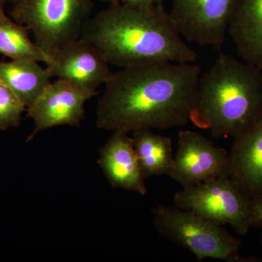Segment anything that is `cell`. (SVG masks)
Here are the masks:
<instances>
[{
    "instance_id": "4",
    "label": "cell",
    "mask_w": 262,
    "mask_h": 262,
    "mask_svg": "<svg viewBox=\"0 0 262 262\" xmlns=\"http://www.w3.org/2000/svg\"><path fill=\"white\" fill-rule=\"evenodd\" d=\"M94 0H16L10 15L28 27L34 42L50 58L80 37Z\"/></svg>"
},
{
    "instance_id": "22",
    "label": "cell",
    "mask_w": 262,
    "mask_h": 262,
    "mask_svg": "<svg viewBox=\"0 0 262 262\" xmlns=\"http://www.w3.org/2000/svg\"><path fill=\"white\" fill-rule=\"evenodd\" d=\"M261 246H262V234H261Z\"/></svg>"
},
{
    "instance_id": "16",
    "label": "cell",
    "mask_w": 262,
    "mask_h": 262,
    "mask_svg": "<svg viewBox=\"0 0 262 262\" xmlns=\"http://www.w3.org/2000/svg\"><path fill=\"white\" fill-rule=\"evenodd\" d=\"M28 27L17 23L0 10V54L11 60L34 61L46 64L51 58L31 39Z\"/></svg>"
},
{
    "instance_id": "9",
    "label": "cell",
    "mask_w": 262,
    "mask_h": 262,
    "mask_svg": "<svg viewBox=\"0 0 262 262\" xmlns=\"http://www.w3.org/2000/svg\"><path fill=\"white\" fill-rule=\"evenodd\" d=\"M96 94L87 92L63 80L51 82L27 108L34 128L27 139L58 126H80L84 117V104Z\"/></svg>"
},
{
    "instance_id": "12",
    "label": "cell",
    "mask_w": 262,
    "mask_h": 262,
    "mask_svg": "<svg viewBox=\"0 0 262 262\" xmlns=\"http://www.w3.org/2000/svg\"><path fill=\"white\" fill-rule=\"evenodd\" d=\"M229 177L251 198L262 192V110L229 151Z\"/></svg>"
},
{
    "instance_id": "7",
    "label": "cell",
    "mask_w": 262,
    "mask_h": 262,
    "mask_svg": "<svg viewBox=\"0 0 262 262\" xmlns=\"http://www.w3.org/2000/svg\"><path fill=\"white\" fill-rule=\"evenodd\" d=\"M239 0H172L170 14L182 37L200 46L220 48Z\"/></svg>"
},
{
    "instance_id": "8",
    "label": "cell",
    "mask_w": 262,
    "mask_h": 262,
    "mask_svg": "<svg viewBox=\"0 0 262 262\" xmlns=\"http://www.w3.org/2000/svg\"><path fill=\"white\" fill-rule=\"evenodd\" d=\"M167 175L182 188L229 176V152L192 130L178 134V149Z\"/></svg>"
},
{
    "instance_id": "11",
    "label": "cell",
    "mask_w": 262,
    "mask_h": 262,
    "mask_svg": "<svg viewBox=\"0 0 262 262\" xmlns=\"http://www.w3.org/2000/svg\"><path fill=\"white\" fill-rule=\"evenodd\" d=\"M127 134L113 133L100 150L98 164L114 188L145 195L147 193L146 178L138 160L132 138Z\"/></svg>"
},
{
    "instance_id": "14",
    "label": "cell",
    "mask_w": 262,
    "mask_h": 262,
    "mask_svg": "<svg viewBox=\"0 0 262 262\" xmlns=\"http://www.w3.org/2000/svg\"><path fill=\"white\" fill-rule=\"evenodd\" d=\"M46 67L39 62L11 60L0 62V81L29 107L51 82Z\"/></svg>"
},
{
    "instance_id": "5",
    "label": "cell",
    "mask_w": 262,
    "mask_h": 262,
    "mask_svg": "<svg viewBox=\"0 0 262 262\" xmlns=\"http://www.w3.org/2000/svg\"><path fill=\"white\" fill-rule=\"evenodd\" d=\"M152 213L157 232L187 248L198 261L206 258L239 261L242 241L220 224L176 206L158 204Z\"/></svg>"
},
{
    "instance_id": "21",
    "label": "cell",
    "mask_w": 262,
    "mask_h": 262,
    "mask_svg": "<svg viewBox=\"0 0 262 262\" xmlns=\"http://www.w3.org/2000/svg\"><path fill=\"white\" fill-rule=\"evenodd\" d=\"M98 1L105 2V3H121V0H98Z\"/></svg>"
},
{
    "instance_id": "13",
    "label": "cell",
    "mask_w": 262,
    "mask_h": 262,
    "mask_svg": "<svg viewBox=\"0 0 262 262\" xmlns=\"http://www.w3.org/2000/svg\"><path fill=\"white\" fill-rule=\"evenodd\" d=\"M227 33L241 59L262 72V0H239Z\"/></svg>"
},
{
    "instance_id": "15",
    "label": "cell",
    "mask_w": 262,
    "mask_h": 262,
    "mask_svg": "<svg viewBox=\"0 0 262 262\" xmlns=\"http://www.w3.org/2000/svg\"><path fill=\"white\" fill-rule=\"evenodd\" d=\"M132 133L131 138L145 178L168 174L173 163L171 139L149 128Z\"/></svg>"
},
{
    "instance_id": "3",
    "label": "cell",
    "mask_w": 262,
    "mask_h": 262,
    "mask_svg": "<svg viewBox=\"0 0 262 262\" xmlns=\"http://www.w3.org/2000/svg\"><path fill=\"white\" fill-rule=\"evenodd\" d=\"M262 110V72L247 62L220 53L200 77L190 121L215 138L236 137Z\"/></svg>"
},
{
    "instance_id": "20",
    "label": "cell",
    "mask_w": 262,
    "mask_h": 262,
    "mask_svg": "<svg viewBox=\"0 0 262 262\" xmlns=\"http://www.w3.org/2000/svg\"><path fill=\"white\" fill-rule=\"evenodd\" d=\"M15 1L16 0H0V10L5 9L7 5L9 4V3L13 4Z\"/></svg>"
},
{
    "instance_id": "19",
    "label": "cell",
    "mask_w": 262,
    "mask_h": 262,
    "mask_svg": "<svg viewBox=\"0 0 262 262\" xmlns=\"http://www.w3.org/2000/svg\"><path fill=\"white\" fill-rule=\"evenodd\" d=\"M163 0H121V3L135 6L147 7L163 3Z\"/></svg>"
},
{
    "instance_id": "10",
    "label": "cell",
    "mask_w": 262,
    "mask_h": 262,
    "mask_svg": "<svg viewBox=\"0 0 262 262\" xmlns=\"http://www.w3.org/2000/svg\"><path fill=\"white\" fill-rule=\"evenodd\" d=\"M110 63L92 45L82 38L60 48L46 64L51 78L70 82L87 92L97 95L113 72Z\"/></svg>"
},
{
    "instance_id": "18",
    "label": "cell",
    "mask_w": 262,
    "mask_h": 262,
    "mask_svg": "<svg viewBox=\"0 0 262 262\" xmlns=\"http://www.w3.org/2000/svg\"><path fill=\"white\" fill-rule=\"evenodd\" d=\"M250 222L251 227L262 228V192L251 198Z\"/></svg>"
},
{
    "instance_id": "2",
    "label": "cell",
    "mask_w": 262,
    "mask_h": 262,
    "mask_svg": "<svg viewBox=\"0 0 262 262\" xmlns=\"http://www.w3.org/2000/svg\"><path fill=\"white\" fill-rule=\"evenodd\" d=\"M80 38L110 65L120 68L155 63H194L198 54L184 41L163 3L141 7L110 3L84 25Z\"/></svg>"
},
{
    "instance_id": "6",
    "label": "cell",
    "mask_w": 262,
    "mask_h": 262,
    "mask_svg": "<svg viewBox=\"0 0 262 262\" xmlns=\"http://www.w3.org/2000/svg\"><path fill=\"white\" fill-rule=\"evenodd\" d=\"M251 198L229 176L182 188L174 194V206L222 225H229L239 235L251 228Z\"/></svg>"
},
{
    "instance_id": "17",
    "label": "cell",
    "mask_w": 262,
    "mask_h": 262,
    "mask_svg": "<svg viewBox=\"0 0 262 262\" xmlns=\"http://www.w3.org/2000/svg\"><path fill=\"white\" fill-rule=\"evenodd\" d=\"M26 110L27 106L21 100L0 81V130L18 127Z\"/></svg>"
},
{
    "instance_id": "1",
    "label": "cell",
    "mask_w": 262,
    "mask_h": 262,
    "mask_svg": "<svg viewBox=\"0 0 262 262\" xmlns=\"http://www.w3.org/2000/svg\"><path fill=\"white\" fill-rule=\"evenodd\" d=\"M201 75L193 63L155 62L113 72L96 106V126L113 132L168 130L190 121Z\"/></svg>"
}]
</instances>
